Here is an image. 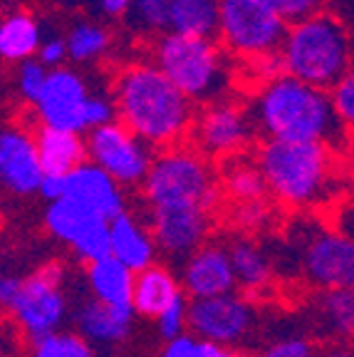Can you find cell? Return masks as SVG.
Instances as JSON below:
<instances>
[{
	"label": "cell",
	"instance_id": "f546056e",
	"mask_svg": "<svg viewBox=\"0 0 354 357\" xmlns=\"http://www.w3.org/2000/svg\"><path fill=\"white\" fill-rule=\"evenodd\" d=\"M174 0H132L127 13L129 28L139 35H164L171 28Z\"/></svg>",
	"mask_w": 354,
	"mask_h": 357
},
{
	"label": "cell",
	"instance_id": "e575fe53",
	"mask_svg": "<svg viewBox=\"0 0 354 357\" xmlns=\"http://www.w3.org/2000/svg\"><path fill=\"white\" fill-rule=\"evenodd\" d=\"M233 218L240 229L245 231H261L266 229L272 218L270 206L266 204V199H255V201H243V204H236V211Z\"/></svg>",
	"mask_w": 354,
	"mask_h": 357
},
{
	"label": "cell",
	"instance_id": "83f0119b",
	"mask_svg": "<svg viewBox=\"0 0 354 357\" xmlns=\"http://www.w3.org/2000/svg\"><path fill=\"white\" fill-rule=\"evenodd\" d=\"M320 312L330 333L349 340L354 337V285L352 288L322 290Z\"/></svg>",
	"mask_w": 354,
	"mask_h": 357
},
{
	"label": "cell",
	"instance_id": "6da1fadb",
	"mask_svg": "<svg viewBox=\"0 0 354 357\" xmlns=\"http://www.w3.org/2000/svg\"><path fill=\"white\" fill-rule=\"evenodd\" d=\"M116 117L151 149L181 144L196 122V102L156 62H134L116 75Z\"/></svg>",
	"mask_w": 354,
	"mask_h": 357
},
{
	"label": "cell",
	"instance_id": "52a82bcc",
	"mask_svg": "<svg viewBox=\"0 0 354 357\" xmlns=\"http://www.w3.org/2000/svg\"><path fill=\"white\" fill-rule=\"evenodd\" d=\"M290 22L266 0H221L218 40L231 55L253 57L280 52Z\"/></svg>",
	"mask_w": 354,
	"mask_h": 357
},
{
	"label": "cell",
	"instance_id": "30bf717a",
	"mask_svg": "<svg viewBox=\"0 0 354 357\" xmlns=\"http://www.w3.org/2000/svg\"><path fill=\"white\" fill-rule=\"evenodd\" d=\"M87 149L89 162L111 174L124 189L144 184L151 162H154L151 146L119 119L89 129Z\"/></svg>",
	"mask_w": 354,
	"mask_h": 357
},
{
	"label": "cell",
	"instance_id": "7a4b0ae2",
	"mask_svg": "<svg viewBox=\"0 0 354 357\" xmlns=\"http://www.w3.org/2000/svg\"><path fill=\"white\" fill-rule=\"evenodd\" d=\"M250 114L266 139L320 142L339 149L349 134L334 109L330 89L302 82L288 73L261 84Z\"/></svg>",
	"mask_w": 354,
	"mask_h": 357
},
{
	"label": "cell",
	"instance_id": "836d02e7",
	"mask_svg": "<svg viewBox=\"0 0 354 357\" xmlns=\"http://www.w3.org/2000/svg\"><path fill=\"white\" fill-rule=\"evenodd\" d=\"M330 95H332L334 109H337L344 127H347L349 132H354V67L339 77V82L330 89Z\"/></svg>",
	"mask_w": 354,
	"mask_h": 357
},
{
	"label": "cell",
	"instance_id": "ee69618b",
	"mask_svg": "<svg viewBox=\"0 0 354 357\" xmlns=\"http://www.w3.org/2000/svg\"><path fill=\"white\" fill-rule=\"evenodd\" d=\"M330 6L344 22H354V0H330Z\"/></svg>",
	"mask_w": 354,
	"mask_h": 357
},
{
	"label": "cell",
	"instance_id": "f35d334b",
	"mask_svg": "<svg viewBox=\"0 0 354 357\" xmlns=\"http://www.w3.org/2000/svg\"><path fill=\"white\" fill-rule=\"evenodd\" d=\"M159 357H201V337H196L191 330L174 340H164Z\"/></svg>",
	"mask_w": 354,
	"mask_h": 357
},
{
	"label": "cell",
	"instance_id": "3957f363",
	"mask_svg": "<svg viewBox=\"0 0 354 357\" xmlns=\"http://www.w3.org/2000/svg\"><path fill=\"white\" fill-rule=\"evenodd\" d=\"M270 196L290 208H310L332 196V149L320 142L266 139L255 156Z\"/></svg>",
	"mask_w": 354,
	"mask_h": 357
},
{
	"label": "cell",
	"instance_id": "2e32d148",
	"mask_svg": "<svg viewBox=\"0 0 354 357\" xmlns=\"http://www.w3.org/2000/svg\"><path fill=\"white\" fill-rule=\"evenodd\" d=\"M45 167L40 159L38 139L25 127H6L0 134V181L10 194H40Z\"/></svg>",
	"mask_w": 354,
	"mask_h": 357
},
{
	"label": "cell",
	"instance_id": "f1b7e54d",
	"mask_svg": "<svg viewBox=\"0 0 354 357\" xmlns=\"http://www.w3.org/2000/svg\"><path fill=\"white\" fill-rule=\"evenodd\" d=\"M65 40H67V50H70V60L79 62V65L82 62L100 60L111 45L107 28H102L100 22H89V20L72 25Z\"/></svg>",
	"mask_w": 354,
	"mask_h": 357
},
{
	"label": "cell",
	"instance_id": "d6986e66",
	"mask_svg": "<svg viewBox=\"0 0 354 357\" xmlns=\"http://www.w3.org/2000/svg\"><path fill=\"white\" fill-rule=\"evenodd\" d=\"M137 315L139 312L134 303L114 305V303H105L89 296L75 310V328L92 345H116L129 337Z\"/></svg>",
	"mask_w": 354,
	"mask_h": 357
},
{
	"label": "cell",
	"instance_id": "8fae6325",
	"mask_svg": "<svg viewBox=\"0 0 354 357\" xmlns=\"http://www.w3.org/2000/svg\"><path fill=\"white\" fill-rule=\"evenodd\" d=\"M255 328V307L238 290L213 298H194L188 305V330L206 342L238 347Z\"/></svg>",
	"mask_w": 354,
	"mask_h": 357
},
{
	"label": "cell",
	"instance_id": "9a60e30c",
	"mask_svg": "<svg viewBox=\"0 0 354 357\" xmlns=\"http://www.w3.org/2000/svg\"><path fill=\"white\" fill-rule=\"evenodd\" d=\"M302 273L315 288H352L354 285V238L342 231H320L302 251Z\"/></svg>",
	"mask_w": 354,
	"mask_h": 357
},
{
	"label": "cell",
	"instance_id": "1f68e13d",
	"mask_svg": "<svg viewBox=\"0 0 354 357\" xmlns=\"http://www.w3.org/2000/svg\"><path fill=\"white\" fill-rule=\"evenodd\" d=\"M47 75H50V67L43 65L38 57H30V60L20 62V65H17V77H15L17 95L28 102V105H35V102L40 100V95H43Z\"/></svg>",
	"mask_w": 354,
	"mask_h": 357
},
{
	"label": "cell",
	"instance_id": "9c48e42d",
	"mask_svg": "<svg viewBox=\"0 0 354 357\" xmlns=\"http://www.w3.org/2000/svg\"><path fill=\"white\" fill-rule=\"evenodd\" d=\"M45 229L55 241L65 243L84 266L111 256L109 218L92 211L75 199H55L45 208Z\"/></svg>",
	"mask_w": 354,
	"mask_h": 357
},
{
	"label": "cell",
	"instance_id": "4fadbf2b",
	"mask_svg": "<svg viewBox=\"0 0 354 357\" xmlns=\"http://www.w3.org/2000/svg\"><path fill=\"white\" fill-rule=\"evenodd\" d=\"M89 87L82 75L70 67H55L47 75V82L40 100L33 105L35 117L45 127L72 129V132H89L87 124V102Z\"/></svg>",
	"mask_w": 354,
	"mask_h": 357
},
{
	"label": "cell",
	"instance_id": "5b68a950",
	"mask_svg": "<svg viewBox=\"0 0 354 357\" xmlns=\"http://www.w3.org/2000/svg\"><path fill=\"white\" fill-rule=\"evenodd\" d=\"M226 52L216 38H196L169 30L156 40L154 62L196 105H210L221 100L233 82Z\"/></svg>",
	"mask_w": 354,
	"mask_h": 357
},
{
	"label": "cell",
	"instance_id": "4316f807",
	"mask_svg": "<svg viewBox=\"0 0 354 357\" xmlns=\"http://www.w3.org/2000/svg\"><path fill=\"white\" fill-rule=\"evenodd\" d=\"M238 156V154H236ZM228 162V167L221 174V189L228 199H233L236 204H243V201H255V199H266L268 181L263 169L258 167V162H248V159H236Z\"/></svg>",
	"mask_w": 354,
	"mask_h": 357
},
{
	"label": "cell",
	"instance_id": "ffe728a7",
	"mask_svg": "<svg viewBox=\"0 0 354 357\" xmlns=\"http://www.w3.org/2000/svg\"><path fill=\"white\" fill-rule=\"evenodd\" d=\"M111 231V256L127 263L134 273L156 263L159 245L151 234V226H144L134 213L124 211L109 221Z\"/></svg>",
	"mask_w": 354,
	"mask_h": 357
},
{
	"label": "cell",
	"instance_id": "7402d4cb",
	"mask_svg": "<svg viewBox=\"0 0 354 357\" xmlns=\"http://www.w3.org/2000/svg\"><path fill=\"white\" fill-rule=\"evenodd\" d=\"M38 139L40 159H43L45 174H70L89 159L87 149V137L82 132H72V129H57V127H45L35 132Z\"/></svg>",
	"mask_w": 354,
	"mask_h": 357
},
{
	"label": "cell",
	"instance_id": "7c38bea8",
	"mask_svg": "<svg viewBox=\"0 0 354 357\" xmlns=\"http://www.w3.org/2000/svg\"><path fill=\"white\" fill-rule=\"evenodd\" d=\"M253 114L233 102H210L196 114L191 127V139L206 156H231L240 154L253 139Z\"/></svg>",
	"mask_w": 354,
	"mask_h": 357
},
{
	"label": "cell",
	"instance_id": "d590c367",
	"mask_svg": "<svg viewBox=\"0 0 354 357\" xmlns=\"http://www.w3.org/2000/svg\"><path fill=\"white\" fill-rule=\"evenodd\" d=\"M266 3L275 8L290 25L305 20V17L317 15V13L327 10V6H330V0H266Z\"/></svg>",
	"mask_w": 354,
	"mask_h": 357
},
{
	"label": "cell",
	"instance_id": "ab89813d",
	"mask_svg": "<svg viewBox=\"0 0 354 357\" xmlns=\"http://www.w3.org/2000/svg\"><path fill=\"white\" fill-rule=\"evenodd\" d=\"M38 60L43 65H47L50 70L62 67V62L70 60V50H67V40L65 38H45L43 45L38 50Z\"/></svg>",
	"mask_w": 354,
	"mask_h": 357
},
{
	"label": "cell",
	"instance_id": "cb8c5ba5",
	"mask_svg": "<svg viewBox=\"0 0 354 357\" xmlns=\"http://www.w3.org/2000/svg\"><path fill=\"white\" fill-rule=\"evenodd\" d=\"M40 45H43V30L30 13H10L0 22V57L6 62L20 65L30 57H38Z\"/></svg>",
	"mask_w": 354,
	"mask_h": 357
},
{
	"label": "cell",
	"instance_id": "44dd1931",
	"mask_svg": "<svg viewBox=\"0 0 354 357\" xmlns=\"http://www.w3.org/2000/svg\"><path fill=\"white\" fill-rule=\"evenodd\" d=\"M181 293V275H176L171 268L161 266V263H151L149 268L139 271L134 278L132 303L141 318L156 320Z\"/></svg>",
	"mask_w": 354,
	"mask_h": 357
},
{
	"label": "cell",
	"instance_id": "277c9868",
	"mask_svg": "<svg viewBox=\"0 0 354 357\" xmlns=\"http://www.w3.org/2000/svg\"><path fill=\"white\" fill-rule=\"evenodd\" d=\"M285 73L315 87L332 89L352 70L354 43L337 13H317L290 25L280 47Z\"/></svg>",
	"mask_w": 354,
	"mask_h": 357
},
{
	"label": "cell",
	"instance_id": "60d3db41",
	"mask_svg": "<svg viewBox=\"0 0 354 357\" xmlns=\"http://www.w3.org/2000/svg\"><path fill=\"white\" fill-rule=\"evenodd\" d=\"M201 357H245V355L238 350V347L218 345V342L201 340Z\"/></svg>",
	"mask_w": 354,
	"mask_h": 357
},
{
	"label": "cell",
	"instance_id": "484cf974",
	"mask_svg": "<svg viewBox=\"0 0 354 357\" xmlns=\"http://www.w3.org/2000/svg\"><path fill=\"white\" fill-rule=\"evenodd\" d=\"M228 248H231V261L233 268H236V275H238V288L255 293V290L266 288L270 283L272 263L253 238L233 241Z\"/></svg>",
	"mask_w": 354,
	"mask_h": 357
},
{
	"label": "cell",
	"instance_id": "d4e9b609",
	"mask_svg": "<svg viewBox=\"0 0 354 357\" xmlns=\"http://www.w3.org/2000/svg\"><path fill=\"white\" fill-rule=\"evenodd\" d=\"M221 25V0H174L171 28L174 33L196 38H218Z\"/></svg>",
	"mask_w": 354,
	"mask_h": 357
},
{
	"label": "cell",
	"instance_id": "4dcf8cb0",
	"mask_svg": "<svg viewBox=\"0 0 354 357\" xmlns=\"http://www.w3.org/2000/svg\"><path fill=\"white\" fill-rule=\"evenodd\" d=\"M28 357H94V347L77 330H57L30 342Z\"/></svg>",
	"mask_w": 354,
	"mask_h": 357
},
{
	"label": "cell",
	"instance_id": "e0dca14e",
	"mask_svg": "<svg viewBox=\"0 0 354 357\" xmlns=\"http://www.w3.org/2000/svg\"><path fill=\"white\" fill-rule=\"evenodd\" d=\"M181 285L191 301L238 290V275H236V268L231 261V248L206 241L199 251H194L183 261Z\"/></svg>",
	"mask_w": 354,
	"mask_h": 357
},
{
	"label": "cell",
	"instance_id": "74e56055",
	"mask_svg": "<svg viewBox=\"0 0 354 357\" xmlns=\"http://www.w3.org/2000/svg\"><path fill=\"white\" fill-rule=\"evenodd\" d=\"M116 117V102L114 97H105V95H92L87 102V124L89 129L94 127H102V124H109L114 122Z\"/></svg>",
	"mask_w": 354,
	"mask_h": 357
},
{
	"label": "cell",
	"instance_id": "8992f818",
	"mask_svg": "<svg viewBox=\"0 0 354 357\" xmlns=\"http://www.w3.org/2000/svg\"><path fill=\"white\" fill-rule=\"evenodd\" d=\"M221 191V181L203 151L183 144L161 149L141 184V194L149 208L203 206L213 211Z\"/></svg>",
	"mask_w": 354,
	"mask_h": 357
},
{
	"label": "cell",
	"instance_id": "ac0fdd59",
	"mask_svg": "<svg viewBox=\"0 0 354 357\" xmlns=\"http://www.w3.org/2000/svg\"><path fill=\"white\" fill-rule=\"evenodd\" d=\"M62 196L79 201L109 221L127 211L124 186L89 159L62 176Z\"/></svg>",
	"mask_w": 354,
	"mask_h": 357
},
{
	"label": "cell",
	"instance_id": "7bdbcfd3",
	"mask_svg": "<svg viewBox=\"0 0 354 357\" xmlns=\"http://www.w3.org/2000/svg\"><path fill=\"white\" fill-rule=\"evenodd\" d=\"M94 6L100 8L105 15L109 17H122L129 13V6H132V0H92Z\"/></svg>",
	"mask_w": 354,
	"mask_h": 357
},
{
	"label": "cell",
	"instance_id": "d6a6232c",
	"mask_svg": "<svg viewBox=\"0 0 354 357\" xmlns=\"http://www.w3.org/2000/svg\"><path fill=\"white\" fill-rule=\"evenodd\" d=\"M188 305H191V298H188L186 293H181V296L154 320L156 330H159V335L164 340H174L178 335L188 333Z\"/></svg>",
	"mask_w": 354,
	"mask_h": 357
},
{
	"label": "cell",
	"instance_id": "8d00e7d4",
	"mask_svg": "<svg viewBox=\"0 0 354 357\" xmlns=\"http://www.w3.org/2000/svg\"><path fill=\"white\" fill-rule=\"evenodd\" d=\"M258 357H317V350L310 340L293 335V337H280L270 342Z\"/></svg>",
	"mask_w": 354,
	"mask_h": 357
},
{
	"label": "cell",
	"instance_id": "603a6c76",
	"mask_svg": "<svg viewBox=\"0 0 354 357\" xmlns=\"http://www.w3.org/2000/svg\"><path fill=\"white\" fill-rule=\"evenodd\" d=\"M134 278H137V273L116 256H105L100 261L87 263V268H84L89 296L100 298L105 303H114V305L132 303Z\"/></svg>",
	"mask_w": 354,
	"mask_h": 357
},
{
	"label": "cell",
	"instance_id": "f6af8a7d",
	"mask_svg": "<svg viewBox=\"0 0 354 357\" xmlns=\"http://www.w3.org/2000/svg\"><path fill=\"white\" fill-rule=\"evenodd\" d=\"M317 357H354V347L332 345V347H325L322 352H317Z\"/></svg>",
	"mask_w": 354,
	"mask_h": 357
},
{
	"label": "cell",
	"instance_id": "b9f144b4",
	"mask_svg": "<svg viewBox=\"0 0 354 357\" xmlns=\"http://www.w3.org/2000/svg\"><path fill=\"white\" fill-rule=\"evenodd\" d=\"M20 285H22V278H17V275H6V278L0 280V303H3V307H8L15 301Z\"/></svg>",
	"mask_w": 354,
	"mask_h": 357
},
{
	"label": "cell",
	"instance_id": "ba28073f",
	"mask_svg": "<svg viewBox=\"0 0 354 357\" xmlns=\"http://www.w3.org/2000/svg\"><path fill=\"white\" fill-rule=\"evenodd\" d=\"M62 285H65V268L60 263H45L28 278H22L15 301L6 310L10 312V320L28 342L62 330L70 312Z\"/></svg>",
	"mask_w": 354,
	"mask_h": 357
},
{
	"label": "cell",
	"instance_id": "5bb4252c",
	"mask_svg": "<svg viewBox=\"0 0 354 357\" xmlns=\"http://www.w3.org/2000/svg\"><path fill=\"white\" fill-rule=\"evenodd\" d=\"M149 226L159 253L169 261H186L208 241L210 211L203 206L149 208Z\"/></svg>",
	"mask_w": 354,
	"mask_h": 357
}]
</instances>
